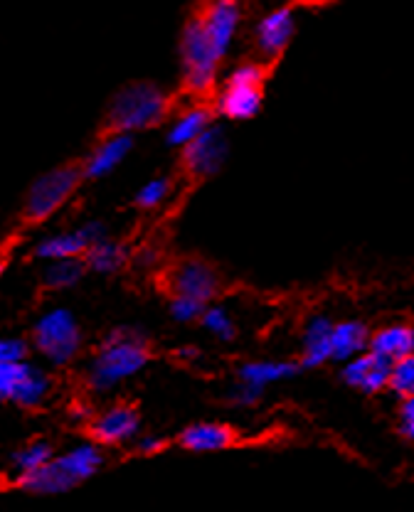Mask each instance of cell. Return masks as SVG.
I'll use <instances>...</instances> for the list:
<instances>
[{"mask_svg": "<svg viewBox=\"0 0 414 512\" xmlns=\"http://www.w3.org/2000/svg\"><path fill=\"white\" fill-rule=\"evenodd\" d=\"M296 32L294 8H276L264 15L257 25V47L267 57H276L286 50Z\"/></svg>", "mask_w": 414, "mask_h": 512, "instance_id": "cell-14", "label": "cell"}, {"mask_svg": "<svg viewBox=\"0 0 414 512\" xmlns=\"http://www.w3.org/2000/svg\"><path fill=\"white\" fill-rule=\"evenodd\" d=\"M168 114V96L151 82L126 84L114 94L109 109H106V136L109 133H126L134 136L136 131H146L161 124Z\"/></svg>", "mask_w": 414, "mask_h": 512, "instance_id": "cell-2", "label": "cell"}, {"mask_svg": "<svg viewBox=\"0 0 414 512\" xmlns=\"http://www.w3.org/2000/svg\"><path fill=\"white\" fill-rule=\"evenodd\" d=\"M368 350L385 362H390V365H395V362L414 355V328L400 323L380 328L378 333L370 335Z\"/></svg>", "mask_w": 414, "mask_h": 512, "instance_id": "cell-16", "label": "cell"}, {"mask_svg": "<svg viewBox=\"0 0 414 512\" xmlns=\"http://www.w3.org/2000/svg\"><path fill=\"white\" fill-rule=\"evenodd\" d=\"M104 456L97 444H84L52 458L40 471L25 473L18 485L33 495H60L77 488L102 468Z\"/></svg>", "mask_w": 414, "mask_h": 512, "instance_id": "cell-3", "label": "cell"}, {"mask_svg": "<svg viewBox=\"0 0 414 512\" xmlns=\"http://www.w3.org/2000/svg\"><path fill=\"white\" fill-rule=\"evenodd\" d=\"M163 448V441L156 439V436H143L141 441H138V451L141 453H156Z\"/></svg>", "mask_w": 414, "mask_h": 512, "instance_id": "cell-34", "label": "cell"}, {"mask_svg": "<svg viewBox=\"0 0 414 512\" xmlns=\"http://www.w3.org/2000/svg\"><path fill=\"white\" fill-rule=\"evenodd\" d=\"M82 180V163H65L47 170L45 175H40V178L30 185L23 212H20V220L30 224V227H33V224H42L47 217L55 215L69 197L79 190Z\"/></svg>", "mask_w": 414, "mask_h": 512, "instance_id": "cell-4", "label": "cell"}, {"mask_svg": "<svg viewBox=\"0 0 414 512\" xmlns=\"http://www.w3.org/2000/svg\"><path fill=\"white\" fill-rule=\"evenodd\" d=\"M299 367L301 365H296V362L257 360V362H247V365H242L237 375H240V384H247V387L264 392L269 384H276L281 380L294 377L296 372H299Z\"/></svg>", "mask_w": 414, "mask_h": 512, "instance_id": "cell-19", "label": "cell"}, {"mask_svg": "<svg viewBox=\"0 0 414 512\" xmlns=\"http://www.w3.org/2000/svg\"><path fill=\"white\" fill-rule=\"evenodd\" d=\"M390 372V362H385L382 357L368 350L363 355L353 357L350 362H345L341 377L348 387L360 389L365 394H378L382 389H390Z\"/></svg>", "mask_w": 414, "mask_h": 512, "instance_id": "cell-11", "label": "cell"}, {"mask_svg": "<svg viewBox=\"0 0 414 512\" xmlns=\"http://www.w3.org/2000/svg\"><path fill=\"white\" fill-rule=\"evenodd\" d=\"M259 397H262V392H259V389L247 387V384H237L235 394H232V402L240 404V407H249V404L257 402Z\"/></svg>", "mask_w": 414, "mask_h": 512, "instance_id": "cell-33", "label": "cell"}, {"mask_svg": "<svg viewBox=\"0 0 414 512\" xmlns=\"http://www.w3.org/2000/svg\"><path fill=\"white\" fill-rule=\"evenodd\" d=\"M148 340L136 328H116L104 338L89 367V384L97 392L131 380L148 362Z\"/></svg>", "mask_w": 414, "mask_h": 512, "instance_id": "cell-1", "label": "cell"}, {"mask_svg": "<svg viewBox=\"0 0 414 512\" xmlns=\"http://www.w3.org/2000/svg\"><path fill=\"white\" fill-rule=\"evenodd\" d=\"M205 303L195 301V298L175 296L171 301V313L178 323H193V320H200L205 313Z\"/></svg>", "mask_w": 414, "mask_h": 512, "instance_id": "cell-30", "label": "cell"}, {"mask_svg": "<svg viewBox=\"0 0 414 512\" xmlns=\"http://www.w3.org/2000/svg\"><path fill=\"white\" fill-rule=\"evenodd\" d=\"M138 426H141V419H138L136 409L129 407V404H116V407H109L89 424V436H92L94 444L116 446L134 439Z\"/></svg>", "mask_w": 414, "mask_h": 512, "instance_id": "cell-10", "label": "cell"}, {"mask_svg": "<svg viewBox=\"0 0 414 512\" xmlns=\"http://www.w3.org/2000/svg\"><path fill=\"white\" fill-rule=\"evenodd\" d=\"M180 62H183V82L190 92L207 94L215 87L222 55L205 35L200 18L185 23L183 35H180Z\"/></svg>", "mask_w": 414, "mask_h": 512, "instance_id": "cell-5", "label": "cell"}, {"mask_svg": "<svg viewBox=\"0 0 414 512\" xmlns=\"http://www.w3.org/2000/svg\"><path fill=\"white\" fill-rule=\"evenodd\" d=\"M200 23H203L205 35L210 37V42L215 45V50L220 52L222 57L230 50L232 40H235L237 28H240L242 10L237 3H230V0H222V3L210 5V8L203 10V15H198Z\"/></svg>", "mask_w": 414, "mask_h": 512, "instance_id": "cell-13", "label": "cell"}, {"mask_svg": "<svg viewBox=\"0 0 414 512\" xmlns=\"http://www.w3.org/2000/svg\"><path fill=\"white\" fill-rule=\"evenodd\" d=\"M178 441L180 446L193 453H212L230 446L235 441V431L225 424H215V421H200V424L188 426Z\"/></svg>", "mask_w": 414, "mask_h": 512, "instance_id": "cell-17", "label": "cell"}, {"mask_svg": "<svg viewBox=\"0 0 414 512\" xmlns=\"http://www.w3.org/2000/svg\"><path fill=\"white\" fill-rule=\"evenodd\" d=\"M52 458H55V451H52V446L47 441H33V444L23 446L15 453V466H18L20 476H25V473L40 471Z\"/></svg>", "mask_w": 414, "mask_h": 512, "instance_id": "cell-24", "label": "cell"}, {"mask_svg": "<svg viewBox=\"0 0 414 512\" xmlns=\"http://www.w3.org/2000/svg\"><path fill=\"white\" fill-rule=\"evenodd\" d=\"M331 330L333 323L328 318H311L304 330V352H301V367H321L331 360Z\"/></svg>", "mask_w": 414, "mask_h": 512, "instance_id": "cell-21", "label": "cell"}, {"mask_svg": "<svg viewBox=\"0 0 414 512\" xmlns=\"http://www.w3.org/2000/svg\"><path fill=\"white\" fill-rule=\"evenodd\" d=\"M33 345L55 365H67L82 348V330L72 313L55 308L35 323Z\"/></svg>", "mask_w": 414, "mask_h": 512, "instance_id": "cell-6", "label": "cell"}, {"mask_svg": "<svg viewBox=\"0 0 414 512\" xmlns=\"http://www.w3.org/2000/svg\"><path fill=\"white\" fill-rule=\"evenodd\" d=\"M30 370H33V365H28V362H8V365H0V402H13L20 384L30 375Z\"/></svg>", "mask_w": 414, "mask_h": 512, "instance_id": "cell-26", "label": "cell"}, {"mask_svg": "<svg viewBox=\"0 0 414 512\" xmlns=\"http://www.w3.org/2000/svg\"><path fill=\"white\" fill-rule=\"evenodd\" d=\"M25 357H28V343H25V340H0V365H8V362H25Z\"/></svg>", "mask_w": 414, "mask_h": 512, "instance_id": "cell-31", "label": "cell"}, {"mask_svg": "<svg viewBox=\"0 0 414 512\" xmlns=\"http://www.w3.org/2000/svg\"><path fill=\"white\" fill-rule=\"evenodd\" d=\"M212 126V111L205 106H190L168 128V143L173 148H188L190 143L198 141L200 136Z\"/></svg>", "mask_w": 414, "mask_h": 512, "instance_id": "cell-20", "label": "cell"}, {"mask_svg": "<svg viewBox=\"0 0 414 512\" xmlns=\"http://www.w3.org/2000/svg\"><path fill=\"white\" fill-rule=\"evenodd\" d=\"M47 389H50V380H47V375L42 370H37V367H33L30 375L25 377V382L20 384L13 402L20 404V407H37V404L47 397Z\"/></svg>", "mask_w": 414, "mask_h": 512, "instance_id": "cell-25", "label": "cell"}, {"mask_svg": "<svg viewBox=\"0 0 414 512\" xmlns=\"http://www.w3.org/2000/svg\"><path fill=\"white\" fill-rule=\"evenodd\" d=\"M262 82L264 72L259 64H240L227 77L225 89L217 99V109L232 121H247L262 109Z\"/></svg>", "mask_w": 414, "mask_h": 512, "instance_id": "cell-7", "label": "cell"}, {"mask_svg": "<svg viewBox=\"0 0 414 512\" xmlns=\"http://www.w3.org/2000/svg\"><path fill=\"white\" fill-rule=\"evenodd\" d=\"M0 274H3V264H0Z\"/></svg>", "mask_w": 414, "mask_h": 512, "instance_id": "cell-35", "label": "cell"}, {"mask_svg": "<svg viewBox=\"0 0 414 512\" xmlns=\"http://www.w3.org/2000/svg\"><path fill=\"white\" fill-rule=\"evenodd\" d=\"M131 148H134V136H126V133H109V136H104L82 163L84 180H99L104 175L114 173L124 163V158L129 156Z\"/></svg>", "mask_w": 414, "mask_h": 512, "instance_id": "cell-12", "label": "cell"}, {"mask_svg": "<svg viewBox=\"0 0 414 512\" xmlns=\"http://www.w3.org/2000/svg\"><path fill=\"white\" fill-rule=\"evenodd\" d=\"M106 239V229L102 222H89L74 232H62L55 237L42 239L35 247L37 259L47 261H67V259H84L89 247Z\"/></svg>", "mask_w": 414, "mask_h": 512, "instance_id": "cell-8", "label": "cell"}, {"mask_svg": "<svg viewBox=\"0 0 414 512\" xmlns=\"http://www.w3.org/2000/svg\"><path fill=\"white\" fill-rule=\"evenodd\" d=\"M397 416H400V434L414 441V397L402 399L400 414Z\"/></svg>", "mask_w": 414, "mask_h": 512, "instance_id": "cell-32", "label": "cell"}, {"mask_svg": "<svg viewBox=\"0 0 414 512\" xmlns=\"http://www.w3.org/2000/svg\"><path fill=\"white\" fill-rule=\"evenodd\" d=\"M370 330L360 320H343L331 330V360L350 362L353 357L368 352Z\"/></svg>", "mask_w": 414, "mask_h": 512, "instance_id": "cell-18", "label": "cell"}, {"mask_svg": "<svg viewBox=\"0 0 414 512\" xmlns=\"http://www.w3.org/2000/svg\"><path fill=\"white\" fill-rule=\"evenodd\" d=\"M84 271H87L84 259L52 261L50 269L45 271V286L47 288H69L82 279Z\"/></svg>", "mask_w": 414, "mask_h": 512, "instance_id": "cell-23", "label": "cell"}, {"mask_svg": "<svg viewBox=\"0 0 414 512\" xmlns=\"http://www.w3.org/2000/svg\"><path fill=\"white\" fill-rule=\"evenodd\" d=\"M129 261V252L121 242H114V239H102V242L92 244L89 252L84 254V264L87 269L97 271V274H114L121 266Z\"/></svg>", "mask_w": 414, "mask_h": 512, "instance_id": "cell-22", "label": "cell"}, {"mask_svg": "<svg viewBox=\"0 0 414 512\" xmlns=\"http://www.w3.org/2000/svg\"><path fill=\"white\" fill-rule=\"evenodd\" d=\"M390 389L400 399L414 397V355L395 362L390 372Z\"/></svg>", "mask_w": 414, "mask_h": 512, "instance_id": "cell-28", "label": "cell"}, {"mask_svg": "<svg viewBox=\"0 0 414 512\" xmlns=\"http://www.w3.org/2000/svg\"><path fill=\"white\" fill-rule=\"evenodd\" d=\"M200 323H203L205 328L215 335V338H220V340L235 338V323H232L230 313L222 311V308L207 306L203 318H200Z\"/></svg>", "mask_w": 414, "mask_h": 512, "instance_id": "cell-29", "label": "cell"}, {"mask_svg": "<svg viewBox=\"0 0 414 512\" xmlns=\"http://www.w3.org/2000/svg\"><path fill=\"white\" fill-rule=\"evenodd\" d=\"M217 286H220L217 274L210 266L203 264V261H185V264L175 271V296L195 298V301L205 303L207 306V301L217 293Z\"/></svg>", "mask_w": 414, "mask_h": 512, "instance_id": "cell-15", "label": "cell"}, {"mask_svg": "<svg viewBox=\"0 0 414 512\" xmlns=\"http://www.w3.org/2000/svg\"><path fill=\"white\" fill-rule=\"evenodd\" d=\"M227 153H230V143H227L225 131L212 124L198 141L183 148V163L193 175L207 178V175H215L225 165Z\"/></svg>", "mask_w": 414, "mask_h": 512, "instance_id": "cell-9", "label": "cell"}, {"mask_svg": "<svg viewBox=\"0 0 414 512\" xmlns=\"http://www.w3.org/2000/svg\"><path fill=\"white\" fill-rule=\"evenodd\" d=\"M171 188H173V183L168 178L148 180V183L136 192L134 205L141 207V210H156L158 205H163V202L171 197Z\"/></svg>", "mask_w": 414, "mask_h": 512, "instance_id": "cell-27", "label": "cell"}]
</instances>
